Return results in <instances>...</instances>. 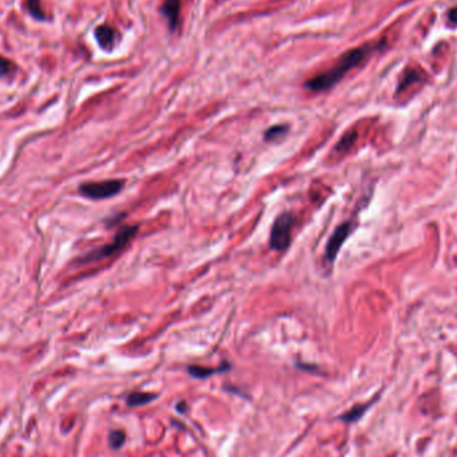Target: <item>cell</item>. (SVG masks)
Instances as JSON below:
<instances>
[{
	"instance_id": "6da1fadb",
	"label": "cell",
	"mask_w": 457,
	"mask_h": 457,
	"mask_svg": "<svg viewBox=\"0 0 457 457\" xmlns=\"http://www.w3.org/2000/svg\"><path fill=\"white\" fill-rule=\"evenodd\" d=\"M370 51H372L370 46H361V47L348 51V52L342 55L341 59L330 70L322 72L321 75H317V76L306 82V87L314 92L326 91L334 85H337L345 76L346 72L350 71L352 68L357 67L368 56Z\"/></svg>"
},
{
	"instance_id": "7a4b0ae2",
	"label": "cell",
	"mask_w": 457,
	"mask_h": 457,
	"mask_svg": "<svg viewBox=\"0 0 457 457\" xmlns=\"http://www.w3.org/2000/svg\"><path fill=\"white\" fill-rule=\"evenodd\" d=\"M138 233V226L134 225V226H125L122 229H119L118 233L115 234V237L112 240V242H110L109 245L101 247V249H96V250L91 251L90 254H87L85 257L86 262L88 261H98L102 258H107L114 255L118 251L123 250L127 245H129L130 241L135 237V234Z\"/></svg>"
},
{
	"instance_id": "3957f363",
	"label": "cell",
	"mask_w": 457,
	"mask_h": 457,
	"mask_svg": "<svg viewBox=\"0 0 457 457\" xmlns=\"http://www.w3.org/2000/svg\"><path fill=\"white\" fill-rule=\"evenodd\" d=\"M293 224H294V218L288 211H284L275 218L274 224L271 226L270 240H269V244L273 250L285 251L288 249L290 245Z\"/></svg>"
},
{
	"instance_id": "277c9868",
	"label": "cell",
	"mask_w": 457,
	"mask_h": 457,
	"mask_svg": "<svg viewBox=\"0 0 457 457\" xmlns=\"http://www.w3.org/2000/svg\"><path fill=\"white\" fill-rule=\"evenodd\" d=\"M125 182L121 180H107L101 182H86L79 186V193L90 200H107L121 193Z\"/></svg>"
},
{
	"instance_id": "5b68a950",
	"label": "cell",
	"mask_w": 457,
	"mask_h": 457,
	"mask_svg": "<svg viewBox=\"0 0 457 457\" xmlns=\"http://www.w3.org/2000/svg\"><path fill=\"white\" fill-rule=\"evenodd\" d=\"M350 231H352V226H350L349 222L341 224L334 231H333V234L330 235V238H329L328 244H326L325 247V258L329 264H333V262H334L340 249H341V246L346 241V238L349 237Z\"/></svg>"
},
{
	"instance_id": "8992f818",
	"label": "cell",
	"mask_w": 457,
	"mask_h": 457,
	"mask_svg": "<svg viewBox=\"0 0 457 457\" xmlns=\"http://www.w3.org/2000/svg\"><path fill=\"white\" fill-rule=\"evenodd\" d=\"M95 36H96V41H98L99 46L102 48L110 50L114 46L116 32L110 26H101V27H98L96 31H95Z\"/></svg>"
},
{
	"instance_id": "52a82bcc",
	"label": "cell",
	"mask_w": 457,
	"mask_h": 457,
	"mask_svg": "<svg viewBox=\"0 0 457 457\" xmlns=\"http://www.w3.org/2000/svg\"><path fill=\"white\" fill-rule=\"evenodd\" d=\"M229 369H230V364H224V365L218 366V368H205V366L191 365L187 368V372H189L190 376L202 380L213 376V374H217V373L226 372Z\"/></svg>"
},
{
	"instance_id": "ba28073f",
	"label": "cell",
	"mask_w": 457,
	"mask_h": 457,
	"mask_svg": "<svg viewBox=\"0 0 457 457\" xmlns=\"http://www.w3.org/2000/svg\"><path fill=\"white\" fill-rule=\"evenodd\" d=\"M181 0H165L163 3V14L169 21L170 27H175L180 19Z\"/></svg>"
},
{
	"instance_id": "9c48e42d",
	"label": "cell",
	"mask_w": 457,
	"mask_h": 457,
	"mask_svg": "<svg viewBox=\"0 0 457 457\" xmlns=\"http://www.w3.org/2000/svg\"><path fill=\"white\" fill-rule=\"evenodd\" d=\"M156 397H158V394H155V393L132 392L127 396L126 403H127V405L129 406H142V405H147L149 403L154 401Z\"/></svg>"
},
{
	"instance_id": "30bf717a",
	"label": "cell",
	"mask_w": 457,
	"mask_h": 457,
	"mask_svg": "<svg viewBox=\"0 0 457 457\" xmlns=\"http://www.w3.org/2000/svg\"><path fill=\"white\" fill-rule=\"evenodd\" d=\"M370 406V404H364V405H355L353 406L352 409L348 410L346 413L341 414L340 416V420L345 421V423H354V421L360 420L361 417L364 416L368 408Z\"/></svg>"
},
{
	"instance_id": "8fae6325",
	"label": "cell",
	"mask_w": 457,
	"mask_h": 457,
	"mask_svg": "<svg viewBox=\"0 0 457 457\" xmlns=\"http://www.w3.org/2000/svg\"><path fill=\"white\" fill-rule=\"evenodd\" d=\"M125 443H126V434L123 430L115 429L110 432L109 445L112 448V449H121Z\"/></svg>"
},
{
	"instance_id": "7c38bea8",
	"label": "cell",
	"mask_w": 457,
	"mask_h": 457,
	"mask_svg": "<svg viewBox=\"0 0 457 457\" xmlns=\"http://www.w3.org/2000/svg\"><path fill=\"white\" fill-rule=\"evenodd\" d=\"M355 138H357V132L355 131L348 132V134H345V135L340 139V142L337 143V146H335V150L339 152L348 151V150L353 146V143H354Z\"/></svg>"
},
{
	"instance_id": "4fadbf2b",
	"label": "cell",
	"mask_w": 457,
	"mask_h": 457,
	"mask_svg": "<svg viewBox=\"0 0 457 457\" xmlns=\"http://www.w3.org/2000/svg\"><path fill=\"white\" fill-rule=\"evenodd\" d=\"M27 8L30 11V14L37 19V21H44L46 19V15L43 12V8H42L41 0H28L27 2Z\"/></svg>"
},
{
	"instance_id": "5bb4252c",
	"label": "cell",
	"mask_w": 457,
	"mask_h": 457,
	"mask_svg": "<svg viewBox=\"0 0 457 457\" xmlns=\"http://www.w3.org/2000/svg\"><path fill=\"white\" fill-rule=\"evenodd\" d=\"M15 70H16V66L14 65V62L0 56V78H7L14 74Z\"/></svg>"
},
{
	"instance_id": "9a60e30c",
	"label": "cell",
	"mask_w": 457,
	"mask_h": 457,
	"mask_svg": "<svg viewBox=\"0 0 457 457\" xmlns=\"http://www.w3.org/2000/svg\"><path fill=\"white\" fill-rule=\"evenodd\" d=\"M286 130H288V127H286V126H282V125L273 126V127H270V129L266 130V132H265V139H266V141H274V139H277V138H280V136L284 135L285 132H286Z\"/></svg>"
},
{
	"instance_id": "2e32d148",
	"label": "cell",
	"mask_w": 457,
	"mask_h": 457,
	"mask_svg": "<svg viewBox=\"0 0 457 457\" xmlns=\"http://www.w3.org/2000/svg\"><path fill=\"white\" fill-rule=\"evenodd\" d=\"M449 17H450V21H452V22H457V8H454L453 11H450Z\"/></svg>"
}]
</instances>
